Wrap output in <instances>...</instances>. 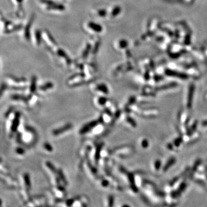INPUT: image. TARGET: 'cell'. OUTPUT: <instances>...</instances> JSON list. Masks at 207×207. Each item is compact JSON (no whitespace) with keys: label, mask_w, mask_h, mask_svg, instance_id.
<instances>
[{"label":"cell","mask_w":207,"mask_h":207,"mask_svg":"<svg viewBox=\"0 0 207 207\" xmlns=\"http://www.w3.org/2000/svg\"><path fill=\"white\" fill-rule=\"evenodd\" d=\"M72 128V125L71 124H67L64 126L60 127L59 128L56 129L52 131V133L54 136H59L63 133L68 131L70 129Z\"/></svg>","instance_id":"obj_4"},{"label":"cell","mask_w":207,"mask_h":207,"mask_svg":"<svg viewBox=\"0 0 207 207\" xmlns=\"http://www.w3.org/2000/svg\"><path fill=\"white\" fill-rule=\"evenodd\" d=\"M181 142H182V138H178L175 140L174 142V145L176 147H178L179 145H180Z\"/></svg>","instance_id":"obj_24"},{"label":"cell","mask_w":207,"mask_h":207,"mask_svg":"<svg viewBox=\"0 0 207 207\" xmlns=\"http://www.w3.org/2000/svg\"><path fill=\"white\" fill-rule=\"evenodd\" d=\"M193 87H191L189 93L188 98V101H187V106L188 108H190L192 107V99H193Z\"/></svg>","instance_id":"obj_10"},{"label":"cell","mask_w":207,"mask_h":207,"mask_svg":"<svg viewBox=\"0 0 207 207\" xmlns=\"http://www.w3.org/2000/svg\"><path fill=\"white\" fill-rule=\"evenodd\" d=\"M142 146L143 148H147L148 146V142L146 139H144L142 142Z\"/></svg>","instance_id":"obj_27"},{"label":"cell","mask_w":207,"mask_h":207,"mask_svg":"<svg viewBox=\"0 0 207 207\" xmlns=\"http://www.w3.org/2000/svg\"><path fill=\"white\" fill-rule=\"evenodd\" d=\"M16 1H17L18 3H21V2H22L23 0H16Z\"/></svg>","instance_id":"obj_30"},{"label":"cell","mask_w":207,"mask_h":207,"mask_svg":"<svg viewBox=\"0 0 207 207\" xmlns=\"http://www.w3.org/2000/svg\"><path fill=\"white\" fill-rule=\"evenodd\" d=\"M202 125H204V126H207V121H204L202 123Z\"/></svg>","instance_id":"obj_29"},{"label":"cell","mask_w":207,"mask_h":207,"mask_svg":"<svg viewBox=\"0 0 207 207\" xmlns=\"http://www.w3.org/2000/svg\"><path fill=\"white\" fill-rule=\"evenodd\" d=\"M120 47H124L125 46V41H124V40L120 41Z\"/></svg>","instance_id":"obj_28"},{"label":"cell","mask_w":207,"mask_h":207,"mask_svg":"<svg viewBox=\"0 0 207 207\" xmlns=\"http://www.w3.org/2000/svg\"><path fill=\"white\" fill-rule=\"evenodd\" d=\"M96 90L97 91L102 93L104 94H108L109 93V89L107 87L106 85L104 83H101L100 84L97 85Z\"/></svg>","instance_id":"obj_8"},{"label":"cell","mask_w":207,"mask_h":207,"mask_svg":"<svg viewBox=\"0 0 207 207\" xmlns=\"http://www.w3.org/2000/svg\"><path fill=\"white\" fill-rule=\"evenodd\" d=\"M16 152L17 154H18V155H24L25 154V150L23 148L18 147L16 149Z\"/></svg>","instance_id":"obj_21"},{"label":"cell","mask_w":207,"mask_h":207,"mask_svg":"<svg viewBox=\"0 0 207 207\" xmlns=\"http://www.w3.org/2000/svg\"><path fill=\"white\" fill-rule=\"evenodd\" d=\"M57 54H58V55H59V56H62L63 58H66V59L67 60V62L68 63H70V59L68 58L67 54L64 52V51L62 50V49H58V51H57Z\"/></svg>","instance_id":"obj_16"},{"label":"cell","mask_w":207,"mask_h":207,"mask_svg":"<svg viewBox=\"0 0 207 207\" xmlns=\"http://www.w3.org/2000/svg\"><path fill=\"white\" fill-rule=\"evenodd\" d=\"M127 121L128 123H129L130 124H131L132 127H135L136 126V122L133 120V119H132V117H129V116H128V117H127Z\"/></svg>","instance_id":"obj_22"},{"label":"cell","mask_w":207,"mask_h":207,"mask_svg":"<svg viewBox=\"0 0 207 207\" xmlns=\"http://www.w3.org/2000/svg\"><path fill=\"white\" fill-rule=\"evenodd\" d=\"M44 148H45V150L48 151H52V147L51 146V145L50 144L48 143H46L44 144Z\"/></svg>","instance_id":"obj_23"},{"label":"cell","mask_w":207,"mask_h":207,"mask_svg":"<svg viewBox=\"0 0 207 207\" xmlns=\"http://www.w3.org/2000/svg\"><path fill=\"white\" fill-rule=\"evenodd\" d=\"M161 161L158 160V161H156V162H155V169H156V170L159 169V168L161 167Z\"/></svg>","instance_id":"obj_26"},{"label":"cell","mask_w":207,"mask_h":207,"mask_svg":"<svg viewBox=\"0 0 207 207\" xmlns=\"http://www.w3.org/2000/svg\"><path fill=\"white\" fill-rule=\"evenodd\" d=\"M17 140L20 143L26 146H31L33 144L36 139V134L35 131L31 128L24 127L23 124H20L18 129Z\"/></svg>","instance_id":"obj_1"},{"label":"cell","mask_w":207,"mask_h":207,"mask_svg":"<svg viewBox=\"0 0 207 207\" xmlns=\"http://www.w3.org/2000/svg\"><path fill=\"white\" fill-rule=\"evenodd\" d=\"M100 121H99L95 120V121H93L83 125L82 128L80 130V133L83 135V134H86L88 132H90L92 131V129L97 124H98Z\"/></svg>","instance_id":"obj_3"},{"label":"cell","mask_w":207,"mask_h":207,"mask_svg":"<svg viewBox=\"0 0 207 207\" xmlns=\"http://www.w3.org/2000/svg\"><path fill=\"white\" fill-rule=\"evenodd\" d=\"M53 87H54V84L52 83L47 82L45 83L44 85L40 86L39 87V89L43 92H46L49 89H51Z\"/></svg>","instance_id":"obj_11"},{"label":"cell","mask_w":207,"mask_h":207,"mask_svg":"<svg viewBox=\"0 0 207 207\" xmlns=\"http://www.w3.org/2000/svg\"><path fill=\"white\" fill-rule=\"evenodd\" d=\"M24 184L26 186L27 189L28 190H29L31 189V182H30L29 175L27 174H25L24 175Z\"/></svg>","instance_id":"obj_12"},{"label":"cell","mask_w":207,"mask_h":207,"mask_svg":"<svg viewBox=\"0 0 207 207\" xmlns=\"http://www.w3.org/2000/svg\"><path fill=\"white\" fill-rule=\"evenodd\" d=\"M106 13H107V12H106V10L105 9H100V10H98V12H97L98 15L100 17H105Z\"/></svg>","instance_id":"obj_19"},{"label":"cell","mask_w":207,"mask_h":207,"mask_svg":"<svg viewBox=\"0 0 207 207\" xmlns=\"http://www.w3.org/2000/svg\"><path fill=\"white\" fill-rule=\"evenodd\" d=\"M120 10H121V8L119 7V6H116L115 7L112 12H111V15L112 17H116V16H117L120 12Z\"/></svg>","instance_id":"obj_18"},{"label":"cell","mask_w":207,"mask_h":207,"mask_svg":"<svg viewBox=\"0 0 207 207\" xmlns=\"http://www.w3.org/2000/svg\"><path fill=\"white\" fill-rule=\"evenodd\" d=\"M87 26L89 28H90L92 31L97 33H100L103 30V28L102 27V25L93 21H89L87 24Z\"/></svg>","instance_id":"obj_5"},{"label":"cell","mask_w":207,"mask_h":207,"mask_svg":"<svg viewBox=\"0 0 207 207\" xmlns=\"http://www.w3.org/2000/svg\"><path fill=\"white\" fill-rule=\"evenodd\" d=\"M114 202V197L112 196H110L108 198V206H112Z\"/></svg>","instance_id":"obj_25"},{"label":"cell","mask_w":207,"mask_h":207,"mask_svg":"<svg viewBox=\"0 0 207 207\" xmlns=\"http://www.w3.org/2000/svg\"><path fill=\"white\" fill-rule=\"evenodd\" d=\"M36 89V78L35 77H33L32 78V81L30 86V91L33 93Z\"/></svg>","instance_id":"obj_13"},{"label":"cell","mask_w":207,"mask_h":207,"mask_svg":"<svg viewBox=\"0 0 207 207\" xmlns=\"http://www.w3.org/2000/svg\"><path fill=\"white\" fill-rule=\"evenodd\" d=\"M33 20H34V15L32 16V17L30 18V20H29L27 25H26V27L25 28L24 35H25V37L28 40H29L30 39V37H30V29H31L32 24L33 21Z\"/></svg>","instance_id":"obj_6"},{"label":"cell","mask_w":207,"mask_h":207,"mask_svg":"<svg viewBox=\"0 0 207 207\" xmlns=\"http://www.w3.org/2000/svg\"><path fill=\"white\" fill-rule=\"evenodd\" d=\"M48 10H58V11H63L65 10V6L63 4H57L56 2H54L49 5H47Z\"/></svg>","instance_id":"obj_7"},{"label":"cell","mask_w":207,"mask_h":207,"mask_svg":"<svg viewBox=\"0 0 207 207\" xmlns=\"http://www.w3.org/2000/svg\"><path fill=\"white\" fill-rule=\"evenodd\" d=\"M92 49V46L90 44H87V46L86 47V48L85 49L84 51L82 53V57L83 58H86L87 57L90 51Z\"/></svg>","instance_id":"obj_17"},{"label":"cell","mask_w":207,"mask_h":207,"mask_svg":"<svg viewBox=\"0 0 207 207\" xmlns=\"http://www.w3.org/2000/svg\"><path fill=\"white\" fill-rule=\"evenodd\" d=\"M46 33L47 34V36L48 37V38L50 40V42H51L53 44L56 45V42L55 41L54 38L51 35V34H50L48 31H46Z\"/></svg>","instance_id":"obj_20"},{"label":"cell","mask_w":207,"mask_h":207,"mask_svg":"<svg viewBox=\"0 0 207 207\" xmlns=\"http://www.w3.org/2000/svg\"><path fill=\"white\" fill-rule=\"evenodd\" d=\"M158 113V111L156 109H148L144 111L143 116L146 117H152L156 116Z\"/></svg>","instance_id":"obj_9"},{"label":"cell","mask_w":207,"mask_h":207,"mask_svg":"<svg viewBox=\"0 0 207 207\" xmlns=\"http://www.w3.org/2000/svg\"><path fill=\"white\" fill-rule=\"evenodd\" d=\"M35 39L37 44L40 45L41 42V31L39 29H37L35 31Z\"/></svg>","instance_id":"obj_15"},{"label":"cell","mask_w":207,"mask_h":207,"mask_svg":"<svg viewBox=\"0 0 207 207\" xmlns=\"http://www.w3.org/2000/svg\"><path fill=\"white\" fill-rule=\"evenodd\" d=\"M175 162V159L174 158H172L170 159L168 162H167V163L166 164L165 167H163V171H166L167 170H168L171 166L173 165L174 163Z\"/></svg>","instance_id":"obj_14"},{"label":"cell","mask_w":207,"mask_h":207,"mask_svg":"<svg viewBox=\"0 0 207 207\" xmlns=\"http://www.w3.org/2000/svg\"><path fill=\"white\" fill-rule=\"evenodd\" d=\"M133 148L128 146L117 148L112 152V155H115L120 158H125L131 155L133 153Z\"/></svg>","instance_id":"obj_2"}]
</instances>
